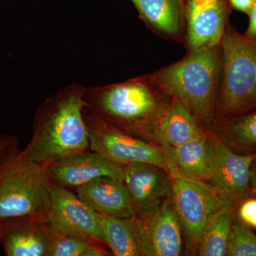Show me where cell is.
Wrapping results in <instances>:
<instances>
[{
    "instance_id": "obj_27",
    "label": "cell",
    "mask_w": 256,
    "mask_h": 256,
    "mask_svg": "<svg viewBox=\"0 0 256 256\" xmlns=\"http://www.w3.org/2000/svg\"><path fill=\"white\" fill-rule=\"evenodd\" d=\"M234 9L248 14L252 9L254 0H227Z\"/></svg>"
},
{
    "instance_id": "obj_20",
    "label": "cell",
    "mask_w": 256,
    "mask_h": 256,
    "mask_svg": "<svg viewBox=\"0 0 256 256\" xmlns=\"http://www.w3.org/2000/svg\"><path fill=\"white\" fill-rule=\"evenodd\" d=\"M236 208L226 204L210 215L202 232L197 255L225 256L227 254Z\"/></svg>"
},
{
    "instance_id": "obj_1",
    "label": "cell",
    "mask_w": 256,
    "mask_h": 256,
    "mask_svg": "<svg viewBox=\"0 0 256 256\" xmlns=\"http://www.w3.org/2000/svg\"><path fill=\"white\" fill-rule=\"evenodd\" d=\"M84 90L70 84L42 102L34 117L31 140L21 151L24 158L45 165L90 150Z\"/></svg>"
},
{
    "instance_id": "obj_14",
    "label": "cell",
    "mask_w": 256,
    "mask_h": 256,
    "mask_svg": "<svg viewBox=\"0 0 256 256\" xmlns=\"http://www.w3.org/2000/svg\"><path fill=\"white\" fill-rule=\"evenodd\" d=\"M76 194L96 212L120 218H132L139 210L124 182L100 176L76 188Z\"/></svg>"
},
{
    "instance_id": "obj_12",
    "label": "cell",
    "mask_w": 256,
    "mask_h": 256,
    "mask_svg": "<svg viewBox=\"0 0 256 256\" xmlns=\"http://www.w3.org/2000/svg\"><path fill=\"white\" fill-rule=\"evenodd\" d=\"M228 16L225 0H188L185 18L188 24L186 42L190 52L220 46Z\"/></svg>"
},
{
    "instance_id": "obj_7",
    "label": "cell",
    "mask_w": 256,
    "mask_h": 256,
    "mask_svg": "<svg viewBox=\"0 0 256 256\" xmlns=\"http://www.w3.org/2000/svg\"><path fill=\"white\" fill-rule=\"evenodd\" d=\"M131 223L140 256L181 255L182 232L171 194L140 208L131 218Z\"/></svg>"
},
{
    "instance_id": "obj_17",
    "label": "cell",
    "mask_w": 256,
    "mask_h": 256,
    "mask_svg": "<svg viewBox=\"0 0 256 256\" xmlns=\"http://www.w3.org/2000/svg\"><path fill=\"white\" fill-rule=\"evenodd\" d=\"M180 174L210 184L212 176L210 133L206 132L174 148H160Z\"/></svg>"
},
{
    "instance_id": "obj_26",
    "label": "cell",
    "mask_w": 256,
    "mask_h": 256,
    "mask_svg": "<svg viewBox=\"0 0 256 256\" xmlns=\"http://www.w3.org/2000/svg\"><path fill=\"white\" fill-rule=\"evenodd\" d=\"M248 28L245 34L252 38H256V0H254L252 9L249 12Z\"/></svg>"
},
{
    "instance_id": "obj_6",
    "label": "cell",
    "mask_w": 256,
    "mask_h": 256,
    "mask_svg": "<svg viewBox=\"0 0 256 256\" xmlns=\"http://www.w3.org/2000/svg\"><path fill=\"white\" fill-rule=\"evenodd\" d=\"M166 170L171 178L172 198L186 254L197 255L202 232L210 215L228 203L213 185L183 176L169 160Z\"/></svg>"
},
{
    "instance_id": "obj_24",
    "label": "cell",
    "mask_w": 256,
    "mask_h": 256,
    "mask_svg": "<svg viewBox=\"0 0 256 256\" xmlns=\"http://www.w3.org/2000/svg\"><path fill=\"white\" fill-rule=\"evenodd\" d=\"M21 151L16 136L0 134V170L14 160Z\"/></svg>"
},
{
    "instance_id": "obj_18",
    "label": "cell",
    "mask_w": 256,
    "mask_h": 256,
    "mask_svg": "<svg viewBox=\"0 0 256 256\" xmlns=\"http://www.w3.org/2000/svg\"><path fill=\"white\" fill-rule=\"evenodd\" d=\"M207 130L236 152L256 154V110L214 120Z\"/></svg>"
},
{
    "instance_id": "obj_23",
    "label": "cell",
    "mask_w": 256,
    "mask_h": 256,
    "mask_svg": "<svg viewBox=\"0 0 256 256\" xmlns=\"http://www.w3.org/2000/svg\"><path fill=\"white\" fill-rule=\"evenodd\" d=\"M226 256H256V234L236 216L232 226Z\"/></svg>"
},
{
    "instance_id": "obj_4",
    "label": "cell",
    "mask_w": 256,
    "mask_h": 256,
    "mask_svg": "<svg viewBox=\"0 0 256 256\" xmlns=\"http://www.w3.org/2000/svg\"><path fill=\"white\" fill-rule=\"evenodd\" d=\"M220 48L222 66L214 120L256 110V38L226 26Z\"/></svg>"
},
{
    "instance_id": "obj_16",
    "label": "cell",
    "mask_w": 256,
    "mask_h": 256,
    "mask_svg": "<svg viewBox=\"0 0 256 256\" xmlns=\"http://www.w3.org/2000/svg\"><path fill=\"white\" fill-rule=\"evenodd\" d=\"M124 183L138 208L148 206L171 194L168 170L158 165L133 162L124 165Z\"/></svg>"
},
{
    "instance_id": "obj_19",
    "label": "cell",
    "mask_w": 256,
    "mask_h": 256,
    "mask_svg": "<svg viewBox=\"0 0 256 256\" xmlns=\"http://www.w3.org/2000/svg\"><path fill=\"white\" fill-rule=\"evenodd\" d=\"M144 22L156 31L178 36L182 28L183 0H131Z\"/></svg>"
},
{
    "instance_id": "obj_9",
    "label": "cell",
    "mask_w": 256,
    "mask_h": 256,
    "mask_svg": "<svg viewBox=\"0 0 256 256\" xmlns=\"http://www.w3.org/2000/svg\"><path fill=\"white\" fill-rule=\"evenodd\" d=\"M210 133L212 163L210 184L229 204L236 208L240 202L254 195L250 184V170L256 154H238Z\"/></svg>"
},
{
    "instance_id": "obj_5",
    "label": "cell",
    "mask_w": 256,
    "mask_h": 256,
    "mask_svg": "<svg viewBox=\"0 0 256 256\" xmlns=\"http://www.w3.org/2000/svg\"><path fill=\"white\" fill-rule=\"evenodd\" d=\"M50 206V178L44 165L20 152L0 170V220H47Z\"/></svg>"
},
{
    "instance_id": "obj_28",
    "label": "cell",
    "mask_w": 256,
    "mask_h": 256,
    "mask_svg": "<svg viewBox=\"0 0 256 256\" xmlns=\"http://www.w3.org/2000/svg\"><path fill=\"white\" fill-rule=\"evenodd\" d=\"M250 184H252V193L254 195H256V160L252 164V170H250Z\"/></svg>"
},
{
    "instance_id": "obj_22",
    "label": "cell",
    "mask_w": 256,
    "mask_h": 256,
    "mask_svg": "<svg viewBox=\"0 0 256 256\" xmlns=\"http://www.w3.org/2000/svg\"><path fill=\"white\" fill-rule=\"evenodd\" d=\"M106 247L108 246L106 244L95 239L70 234H57L52 230L50 256L112 255Z\"/></svg>"
},
{
    "instance_id": "obj_25",
    "label": "cell",
    "mask_w": 256,
    "mask_h": 256,
    "mask_svg": "<svg viewBox=\"0 0 256 256\" xmlns=\"http://www.w3.org/2000/svg\"><path fill=\"white\" fill-rule=\"evenodd\" d=\"M236 216L242 223L256 229V195L248 197L236 208Z\"/></svg>"
},
{
    "instance_id": "obj_29",
    "label": "cell",
    "mask_w": 256,
    "mask_h": 256,
    "mask_svg": "<svg viewBox=\"0 0 256 256\" xmlns=\"http://www.w3.org/2000/svg\"><path fill=\"white\" fill-rule=\"evenodd\" d=\"M1 222H2V220H0V226H1Z\"/></svg>"
},
{
    "instance_id": "obj_11",
    "label": "cell",
    "mask_w": 256,
    "mask_h": 256,
    "mask_svg": "<svg viewBox=\"0 0 256 256\" xmlns=\"http://www.w3.org/2000/svg\"><path fill=\"white\" fill-rule=\"evenodd\" d=\"M50 181L68 188H80L100 176L124 182V165L110 161L96 152H79L44 165Z\"/></svg>"
},
{
    "instance_id": "obj_13",
    "label": "cell",
    "mask_w": 256,
    "mask_h": 256,
    "mask_svg": "<svg viewBox=\"0 0 256 256\" xmlns=\"http://www.w3.org/2000/svg\"><path fill=\"white\" fill-rule=\"evenodd\" d=\"M52 230L47 220H2L0 244L6 256H50Z\"/></svg>"
},
{
    "instance_id": "obj_2",
    "label": "cell",
    "mask_w": 256,
    "mask_h": 256,
    "mask_svg": "<svg viewBox=\"0 0 256 256\" xmlns=\"http://www.w3.org/2000/svg\"><path fill=\"white\" fill-rule=\"evenodd\" d=\"M84 99V114L148 141L171 98L146 76L118 84L85 87Z\"/></svg>"
},
{
    "instance_id": "obj_21",
    "label": "cell",
    "mask_w": 256,
    "mask_h": 256,
    "mask_svg": "<svg viewBox=\"0 0 256 256\" xmlns=\"http://www.w3.org/2000/svg\"><path fill=\"white\" fill-rule=\"evenodd\" d=\"M98 214L104 242L114 256H140L131 218Z\"/></svg>"
},
{
    "instance_id": "obj_3",
    "label": "cell",
    "mask_w": 256,
    "mask_h": 256,
    "mask_svg": "<svg viewBox=\"0 0 256 256\" xmlns=\"http://www.w3.org/2000/svg\"><path fill=\"white\" fill-rule=\"evenodd\" d=\"M220 46L191 50L184 60L148 76L170 98L181 102L206 128L214 120L220 86Z\"/></svg>"
},
{
    "instance_id": "obj_15",
    "label": "cell",
    "mask_w": 256,
    "mask_h": 256,
    "mask_svg": "<svg viewBox=\"0 0 256 256\" xmlns=\"http://www.w3.org/2000/svg\"><path fill=\"white\" fill-rule=\"evenodd\" d=\"M204 126L181 102L170 99L152 130L148 141L160 148H174L206 132Z\"/></svg>"
},
{
    "instance_id": "obj_10",
    "label": "cell",
    "mask_w": 256,
    "mask_h": 256,
    "mask_svg": "<svg viewBox=\"0 0 256 256\" xmlns=\"http://www.w3.org/2000/svg\"><path fill=\"white\" fill-rule=\"evenodd\" d=\"M50 206L47 222L55 233L80 236L104 242L98 214L76 194L50 180Z\"/></svg>"
},
{
    "instance_id": "obj_8",
    "label": "cell",
    "mask_w": 256,
    "mask_h": 256,
    "mask_svg": "<svg viewBox=\"0 0 256 256\" xmlns=\"http://www.w3.org/2000/svg\"><path fill=\"white\" fill-rule=\"evenodd\" d=\"M90 150L126 165L150 163L166 169L168 160L160 146L84 114Z\"/></svg>"
}]
</instances>
